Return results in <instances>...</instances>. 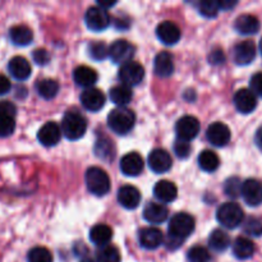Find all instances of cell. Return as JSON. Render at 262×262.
<instances>
[{
	"instance_id": "b9f144b4",
	"label": "cell",
	"mask_w": 262,
	"mask_h": 262,
	"mask_svg": "<svg viewBox=\"0 0 262 262\" xmlns=\"http://www.w3.org/2000/svg\"><path fill=\"white\" fill-rule=\"evenodd\" d=\"M174 152L179 159H187L191 155V145L183 140H177L174 143Z\"/></svg>"
},
{
	"instance_id": "c3c4849f",
	"label": "cell",
	"mask_w": 262,
	"mask_h": 262,
	"mask_svg": "<svg viewBox=\"0 0 262 262\" xmlns=\"http://www.w3.org/2000/svg\"><path fill=\"white\" fill-rule=\"evenodd\" d=\"M10 89H12V83H10L9 79L5 76H3V74H0V96L8 94Z\"/></svg>"
},
{
	"instance_id": "ba28073f",
	"label": "cell",
	"mask_w": 262,
	"mask_h": 262,
	"mask_svg": "<svg viewBox=\"0 0 262 262\" xmlns=\"http://www.w3.org/2000/svg\"><path fill=\"white\" fill-rule=\"evenodd\" d=\"M200 122L197 118L191 117V115H186V117L181 118L176 124V132L179 140H183L189 142L191 140L197 137L200 133Z\"/></svg>"
},
{
	"instance_id": "5bb4252c",
	"label": "cell",
	"mask_w": 262,
	"mask_h": 262,
	"mask_svg": "<svg viewBox=\"0 0 262 262\" xmlns=\"http://www.w3.org/2000/svg\"><path fill=\"white\" fill-rule=\"evenodd\" d=\"M242 197L248 206L262 204V183L257 179H247L242 184Z\"/></svg>"
},
{
	"instance_id": "74e56055",
	"label": "cell",
	"mask_w": 262,
	"mask_h": 262,
	"mask_svg": "<svg viewBox=\"0 0 262 262\" xmlns=\"http://www.w3.org/2000/svg\"><path fill=\"white\" fill-rule=\"evenodd\" d=\"M89 51H90V56H91L94 60L101 61L109 55V49L107 46L105 45L104 42L101 41H97V42H92L91 45L89 46Z\"/></svg>"
},
{
	"instance_id": "30bf717a",
	"label": "cell",
	"mask_w": 262,
	"mask_h": 262,
	"mask_svg": "<svg viewBox=\"0 0 262 262\" xmlns=\"http://www.w3.org/2000/svg\"><path fill=\"white\" fill-rule=\"evenodd\" d=\"M171 164L173 160L170 154L163 148H155L148 155V166L156 174L166 173L171 168Z\"/></svg>"
},
{
	"instance_id": "83f0119b",
	"label": "cell",
	"mask_w": 262,
	"mask_h": 262,
	"mask_svg": "<svg viewBox=\"0 0 262 262\" xmlns=\"http://www.w3.org/2000/svg\"><path fill=\"white\" fill-rule=\"evenodd\" d=\"M255 253V243L246 237H239L233 245V255L238 260H248Z\"/></svg>"
},
{
	"instance_id": "484cf974",
	"label": "cell",
	"mask_w": 262,
	"mask_h": 262,
	"mask_svg": "<svg viewBox=\"0 0 262 262\" xmlns=\"http://www.w3.org/2000/svg\"><path fill=\"white\" fill-rule=\"evenodd\" d=\"M97 73L95 72V69L90 68V67L81 66L77 67L73 72V79L78 86L86 87L87 89H92L95 83L97 82Z\"/></svg>"
},
{
	"instance_id": "8fae6325",
	"label": "cell",
	"mask_w": 262,
	"mask_h": 262,
	"mask_svg": "<svg viewBox=\"0 0 262 262\" xmlns=\"http://www.w3.org/2000/svg\"><path fill=\"white\" fill-rule=\"evenodd\" d=\"M206 137L211 145L216 146V147H223L229 143L232 135H230V129L227 124L216 122L210 124V127L207 128Z\"/></svg>"
},
{
	"instance_id": "681fc988",
	"label": "cell",
	"mask_w": 262,
	"mask_h": 262,
	"mask_svg": "<svg viewBox=\"0 0 262 262\" xmlns=\"http://www.w3.org/2000/svg\"><path fill=\"white\" fill-rule=\"evenodd\" d=\"M235 5H237V2H232V0H224V2H219L220 9H224V10L232 9V8L235 7Z\"/></svg>"
},
{
	"instance_id": "ac0fdd59",
	"label": "cell",
	"mask_w": 262,
	"mask_h": 262,
	"mask_svg": "<svg viewBox=\"0 0 262 262\" xmlns=\"http://www.w3.org/2000/svg\"><path fill=\"white\" fill-rule=\"evenodd\" d=\"M81 102L89 112H99L105 105V95L99 89H87L82 92Z\"/></svg>"
},
{
	"instance_id": "cb8c5ba5",
	"label": "cell",
	"mask_w": 262,
	"mask_h": 262,
	"mask_svg": "<svg viewBox=\"0 0 262 262\" xmlns=\"http://www.w3.org/2000/svg\"><path fill=\"white\" fill-rule=\"evenodd\" d=\"M174 58L168 51H161L156 55L154 69L159 77H170L174 72Z\"/></svg>"
},
{
	"instance_id": "f1b7e54d",
	"label": "cell",
	"mask_w": 262,
	"mask_h": 262,
	"mask_svg": "<svg viewBox=\"0 0 262 262\" xmlns=\"http://www.w3.org/2000/svg\"><path fill=\"white\" fill-rule=\"evenodd\" d=\"M113 237V230L106 224H97L90 230V241L99 247L109 245Z\"/></svg>"
},
{
	"instance_id": "7bdbcfd3",
	"label": "cell",
	"mask_w": 262,
	"mask_h": 262,
	"mask_svg": "<svg viewBox=\"0 0 262 262\" xmlns=\"http://www.w3.org/2000/svg\"><path fill=\"white\" fill-rule=\"evenodd\" d=\"M96 152L97 156L102 159H113L112 155V143L110 141L107 140H102V141H97L96 145Z\"/></svg>"
},
{
	"instance_id": "836d02e7",
	"label": "cell",
	"mask_w": 262,
	"mask_h": 262,
	"mask_svg": "<svg viewBox=\"0 0 262 262\" xmlns=\"http://www.w3.org/2000/svg\"><path fill=\"white\" fill-rule=\"evenodd\" d=\"M97 262H120V252L114 246H104L99 247L96 252Z\"/></svg>"
},
{
	"instance_id": "6da1fadb",
	"label": "cell",
	"mask_w": 262,
	"mask_h": 262,
	"mask_svg": "<svg viewBox=\"0 0 262 262\" xmlns=\"http://www.w3.org/2000/svg\"><path fill=\"white\" fill-rule=\"evenodd\" d=\"M194 230V219L189 214L186 212H179L171 217L168 228V241H166V247L169 250H177L184 239L192 234Z\"/></svg>"
},
{
	"instance_id": "f35d334b",
	"label": "cell",
	"mask_w": 262,
	"mask_h": 262,
	"mask_svg": "<svg viewBox=\"0 0 262 262\" xmlns=\"http://www.w3.org/2000/svg\"><path fill=\"white\" fill-rule=\"evenodd\" d=\"M243 232L251 237H261L262 235V222L257 217H248L245 222Z\"/></svg>"
},
{
	"instance_id": "d4e9b609",
	"label": "cell",
	"mask_w": 262,
	"mask_h": 262,
	"mask_svg": "<svg viewBox=\"0 0 262 262\" xmlns=\"http://www.w3.org/2000/svg\"><path fill=\"white\" fill-rule=\"evenodd\" d=\"M234 28L241 35H255L260 30V20L252 14H242L235 19Z\"/></svg>"
},
{
	"instance_id": "3957f363",
	"label": "cell",
	"mask_w": 262,
	"mask_h": 262,
	"mask_svg": "<svg viewBox=\"0 0 262 262\" xmlns=\"http://www.w3.org/2000/svg\"><path fill=\"white\" fill-rule=\"evenodd\" d=\"M87 130V120L77 112H67L61 120V132L68 140L77 141L84 136Z\"/></svg>"
},
{
	"instance_id": "e575fe53",
	"label": "cell",
	"mask_w": 262,
	"mask_h": 262,
	"mask_svg": "<svg viewBox=\"0 0 262 262\" xmlns=\"http://www.w3.org/2000/svg\"><path fill=\"white\" fill-rule=\"evenodd\" d=\"M28 262H53V255L45 247H33L28 252Z\"/></svg>"
},
{
	"instance_id": "d590c367",
	"label": "cell",
	"mask_w": 262,
	"mask_h": 262,
	"mask_svg": "<svg viewBox=\"0 0 262 262\" xmlns=\"http://www.w3.org/2000/svg\"><path fill=\"white\" fill-rule=\"evenodd\" d=\"M242 182L237 177H232V178L227 179L224 183V192L228 197L230 199H237L242 194Z\"/></svg>"
},
{
	"instance_id": "44dd1931",
	"label": "cell",
	"mask_w": 262,
	"mask_h": 262,
	"mask_svg": "<svg viewBox=\"0 0 262 262\" xmlns=\"http://www.w3.org/2000/svg\"><path fill=\"white\" fill-rule=\"evenodd\" d=\"M169 210L165 205L148 202L143 209V217L150 224H161L168 219Z\"/></svg>"
},
{
	"instance_id": "bcb514c9",
	"label": "cell",
	"mask_w": 262,
	"mask_h": 262,
	"mask_svg": "<svg viewBox=\"0 0 262 262\" xmlns=\"http://www.w3.org/2000/svg\"><path fill=\"white\" fill-rule=\"evenodd\" d=\"M15 112H17V109H15L14 104L9 101H0V115H12V117H14Z\"/></svg>"
},
{
	"instance_id": "52a82bcc",
	"label": "cell",
	"mask_w": 262,
	"mask_h": 262,
	"mask_svg": "<svg viewBox=\"0 0 262 262\" xmlns=\"http://www.w3.org/2000/svg\"><path fill=\"white\" fill-rule=\"evenodd\" d=\"M84 22H86V26L91 31L100 32V31H104L105 28L109 27L110 15L109 13L106 12V9H104V8L91 7L86 12Z\"/></svg>"
},
{
	"instance_id": "d6a6232c",
	"label": "cell",
	"mask_w": 262,
	"mask_h": 262,
	"mask_svg": "<svg viewBox=\"0 0 262 262\" xmlns=\"http://www.w3.org/2000/svg\"><path fill=\"white\" fill-rule=\"evenodd\" d=\"M36 91L42 99L51 100L58 95L59 92V83L55 79L45 78L41 79L36 83Z\"/></svg>"
},
{
	"instance_id": "e0dca14e",
	"label": "cell",
	"mask_w": 262,
	"mask_h": 262,
	"mask_svg": "<svg viewBox=\"0 0 262 262\" xmlns=\"http://www.w3.org/2000/svg\"><path fill=\"white\" fill-rule=\"evenodd\" d=\"M156 36L165 45H174L181 40V30L178 26L170 20H164L156 28Z\"/></svg>"
},
{
	"instance_id": "60d3db41",
	"label": "cell",
	"mask_w": 262,
	"mask_h": 262,
	"mask_svg": "<svg viewBox=\"0 0 262 262\" xmlns=\"http://www.w3.org/2000/svg\"><path fill=\"white\" fill-rule=\"evenodd\" d=\"M15 129L14 117L12 115H0V137H8Z\"/></svg>"
},
{
	"instance_id": "ee69618b",
	"label": "cell",
	"mask_w": 262,
	"mask_h": 262,
	"mask_svg": "<svg viewBox=\"0 0 262 262\" xmlns=\"http://www.w3.org/2000/svg\"><path fill=\"white\" fill-rule=\"evenodd\" d=\"M32 58L35 63L38 64V66H45V64L50 61V55H49V53L45 49H36L32 53Z\"/></svg>"
},
{
	"instance_id": "d6986e66",
	"label": "cell",
	"mask_w": 262,
	"mask_h": 262,
	"mask_svg": "<svg viewBox=\"0 0 262 262\" xmlns=\"http://www.w3.org/2000/svg\"><path fill=\"white\" fill-rule=\"evenodd\" d=\"M138 241L146 250H156L164 243V235L158 228H143L138 233Z\"/></svg>"
},
{
	"instance_id": "ffe728a7",
	"label": "cell",
	"mask_w": 262,
	"mask_h": 262,
	"mask_svg": "<svg viewBox=\"0 0 262 262\" xmlns=\"http://www.w3.org/2000/svg\"><path fill=\"white\" fill-rule=\"evenodd\" d=\"M118 202L127 210H135L140 206L141 193L136 187L123 186L118 191Z\"/></svg>"
},
{
	"instance_id": "7402d4cb",
	"label": "cell",
	"mask_w": 262,
	"mask_h": 262,
	"mask_svg": "<svg viewBox=\"0 0 262 262\" xmlns=\"http://www.w3.org/2000/svg\"><path fill=\"white\" fill-rule=\"evenodd\" d=\"M8 71L18 81H26L31 76V64L23 56H14L8 63Z\"/></svg>"
},
{
	"instance_id": "4dcf8cb0",
	"label": "cell",
	"mask_w": 262,
	"mask_h": 262,
	"mask_svg": "<svg viewBox=\"0 0 262 262\" xmlns=\"http://www.w3.org/2000/svg\"><path fill=\"white\" fill-rule=\"evenodd\" d=\"M109 96L114 104L119 105L120 107H123L124 105L129 104L130 100H132L133 97V94L130 87L124 86V84H120V86H114L110 89Z\"/></svg>"
},
{
	"instance_id": "9a60e30c",
	"label": "cell",
	"mask_w": 262,
	"mask_h": 262,
	"mask_svg": "<svg viewBox=\"0 0 262 262\" xmlns=\"http://www.w3.org/2000/svg\"><path fill=\"white\" fill-rule=\"evenodd\" d=\"M61 130L56 123L48 122L40 128L37 133V140L40 141L41 145L45 147H53V146L58 145L61 137Z\"/></svg>"
},
{
	"instance_id": "7a4b0ae2",
	"label": "cell",
	"mask_w": 262,
	"mask_h": 262,
	"mask_svg": "<svg viewBox=\"0 0 262 262\" xmlns=\"http://www.w3.org/2000/svg\"><path fill=\"white\" fill-rule=\"evenodd\" d=\"M136 123V115L127 107H117L107 115V125L117 135H127L133 129Z\"/></svg>"
},
{
	"instance_id": "8992f818",
	"label": "cell",
	"mask_w": 262,
	"mask_h": 262,
	"mask_svg": "<svg viewBox=\"0 0 262 262\" xmlns=\"http://www.w3.org/2000/svg\"><path fill=\"white\" fill-rule=\"evenodd\" d=\"M143 77H145V69L137 61H128V63L123 64L118 73V78L122 82V84L127 87L137 86L142 82Z\"/></svg>"
},
{
	"instance_id": "f546056e",
	"label": "cell",
	"mask_w": 262,
	"mask_h": 262,
	"mask_svg": "<svg viewBox=\"0 0 262 262\" xmlns=\"http://www.w3.org/2000/svg\"><path fill=\"white\" fill-rule=\"evenodd\" d=\"M209 246L215 252H224L230 246V237L224 230H214L209 237Z\"/></svg>"
},
{
	"instance_id": "9c48e42d",
	"label": "cell",
	"mask_w": 262,
	"mask_h": 262,
	"mask_svg": "<svg viewBox=\"0 0 262 262\" xmlns=\"http://www.w3.org/2000/svg\"><path fill=\"white\" fill-rule=\"evenodd\" d=\"M135 55V46L127 40H117L110 45L109 56L117 64H125L132 60Z\"/></svg>"
},
{
	"instance_id": "2e32d148",
	"label": "cell",
	"mask_w": 262,
	"mask_h": 262,
	"mask_svg": "<svg viewBox=\"0 0 262 262\" xmlns=\"http://www.w3.org/2000/svg\"><path fill=\"white\" fill-rule=\"evenodd\" d=\"M143 166H145V163H143L142 156L137 152L127 154L120 160V170L127 177L140 176L143 170Z\"/></svg>"
},
{
	"instance_id": "603a6c76",
	"label": "cell",
	"mask_w": 262,
	"mask_h": 262,
	"mask_svg": "<svg viewBox=\"0 0 262 262\" xmlns=\"http://www.w3.org/2000/svg\"><path fill=\"white\" fill-rule=\"evenodd\" d=\"M154 194L163 204L173 202L178 196V188L170 181H160L154 187Z\"/></svg>"
},
{
	"instance_id": "8d00e7d4",
	"label": "cell",
	"mask_w": 262,
	"mask_h": 262,
	"mask_svg": "<svg viewBox=\"0 0 262 262\" xmlns=\"http://www.w3.org/2000/svg\"><path fill=\"white\" fill-rule=\"evenodd\" d=\"M189 262H207L211 258L210 252L204 246H194L187 253Z\"/></svg>"
},
{
	"instance_id": "f5cc1de1",
	"label": "cell",
	"mask_w": 262,
	"mask_h": 262,
	"mask_svg": "<svg viewBox=\"0 0 262 262\" xmlns=\"http://www.w3.org/2000/svg\"><path fill=\"white\" fill-rule=\"evenodd\" d=\"M81 262H95V261H92V260H83V261H81Z\"/></svg>"
},
{
	"instance_id": "f907efd6",
	"label": "cell",
	"mask_w": 262,
	"mask_h": 262,
	"mask_svg": "<svg viewBox=\"0 0 262 262\" xmlns=\"http://www.w3.org/2000/svg\"><path fill=\"white\" fill-rule=\"evenodd\" d=\"M255 143L258 148L262 151V127L256 132L255 136Z\"/></svg>"
},
{
	"instance_id": "7dc6e473",
	"label": "cell",
	"mask_w": 262,
	"mask_h": 262,
	"mask_svg": "<svg viewBox=\"0 0 262 262\" xmlns=\"http://www.w3.org/2000/svg\"><path fill=\"white\" fill-rule=\"evenodd\" d=\"M209 60L211 64H222L225 61V55L220 49H215L211 51L209 56Z\"/></svg>"
},
{
	"instance_id": "ab89813d",
	"label": "cell",
	"mask_w": 262,
	"mask_h": 262,
	"mask_svg": "<svg viewBox=\"0 0 262 262\" xmlns=\"http://www.w3.org/2000/svg\"><path fill=\"white\" fill-rule=\"evenodd\" d=\"M199 10L204 17L206 18H214L216 17L219 13L220 7L219 2H212V0H207V2H201L199 4Z\"/></svg>"
},
{
	"instance_id": "4fadbf2b",
	"label": "cell",
	"mask_w": 262,
	"mask_h": 262,
	"mask_svg": "<svg viewBox=\"0 0 262 262\" xmlns=\"http://www.w3.org/2000/svg\"><path fill=\"white\" fill-rule=\"evenodd\" d=\"M234 106L242 114H250L257 106V97L253 94L252 90L241 89L234 95Z\"/></svg>"
},
{
	"instance_id": "5b68a950",
	"label": "cell",
	"mask_w": 262,
	"mask_h": 262,
	"mask_svg": "<svg viewBox=\"0 0 262 262\" xmlns=\"http://www.w3.org/2000/svg\"><path fill=\"white\" fill-rule=\"evenodd\" d=\"M216 219L223 227L228 229H234L239 227L245 220V212L242 207L235 202H225L217 209Z\"/></svg>"
},
{
	"instance_id": "1f68e13d",
	"label": "cell",
	"mask_w": 262,
	"mask_h": 262,
	"mask_svg": "<svg viewBox=\"0 0 262 262\" xmlns=\"http://www.w3.org/2000/svg\"><path fill=\"white\" fill-rule=\"evenodd\" d=\"M199 165L206 173H214L220 165V159L214 151L205 150L199 156Z\"/></svg>"
},
{
	"instance_id": "277c9868",
	"label": "cell",
	"mask_w": 262,
	"mask_h": 262,
	"mask_svg": "<svg viewBox=\"0 0 262 262\" xmlns=\"http://www.w3.org/2000/svg\"><path fill=\"white\" fill-rule=\"evenodd\" d=\"M84 179H86L87 189L95 196H105L110 191L109 176L101 168L92 166V168L87 169Z\"/></svg>"
},
{
	"instance_id": "f6af8a7d",
	"label": "cell",
	"mask_w": 262,
	"mask_h": 262,
	"mask_svg": "<svg viewBox=\"0 0 262 262\" xmlns=\"http://www.w3.org/2000/svg\"><path fill=\"white\" fill-rule=\"evenodd\" d=\"M251 89L256 96L262 97V72L253 74L251 78Z\"/></svg>"
},
{
	"instance_id": "4316f807",
	"label": "cell",
	"mask_w": 262,
	"mask_h": 262,
	"mask_svg": "<svg viewBox=\"0 0 262 262\" xmlns=\"http://www.w3.org/2000/svg\"><path fill=\"white\" fill-rule=\"evenodd\" d=\"M9 38L14 45L27 46L32 42L33 33L31 31V28H28L27 26H13L9 30Z\"/></svg>"
},
{
	"instance_id": "7c38bea8",
	"label": "cell",
	"mask_w": 262,
	"mask_h": 262,
	"mask_svg": "<svg viewBox=\"0 0 262 262\" xmlns=\"http://www.w3.org/2000/svg\"><path fill=\"white\" fill-rule=\"evenodd\" d=\"M256 58V45L253 41L246 40L237 43L233 49V60L238 66H248Z\"/></svg>"
},
{
	"instance_id": "816d5d0a",
	"label": "cell",
	"mask_w": 262,
	"mask_h": 262,
	"mask_svg": "<svg viewBox=\"0 0 262 262\" xmlns=\"http://www.w3.org/2000/svg\"><path fill=\"white\" fill-rule=\"evenodd\" d=\"M260 51H261V54H262V38H261V41H260Z\"/></svg>"
}]
</instances>
